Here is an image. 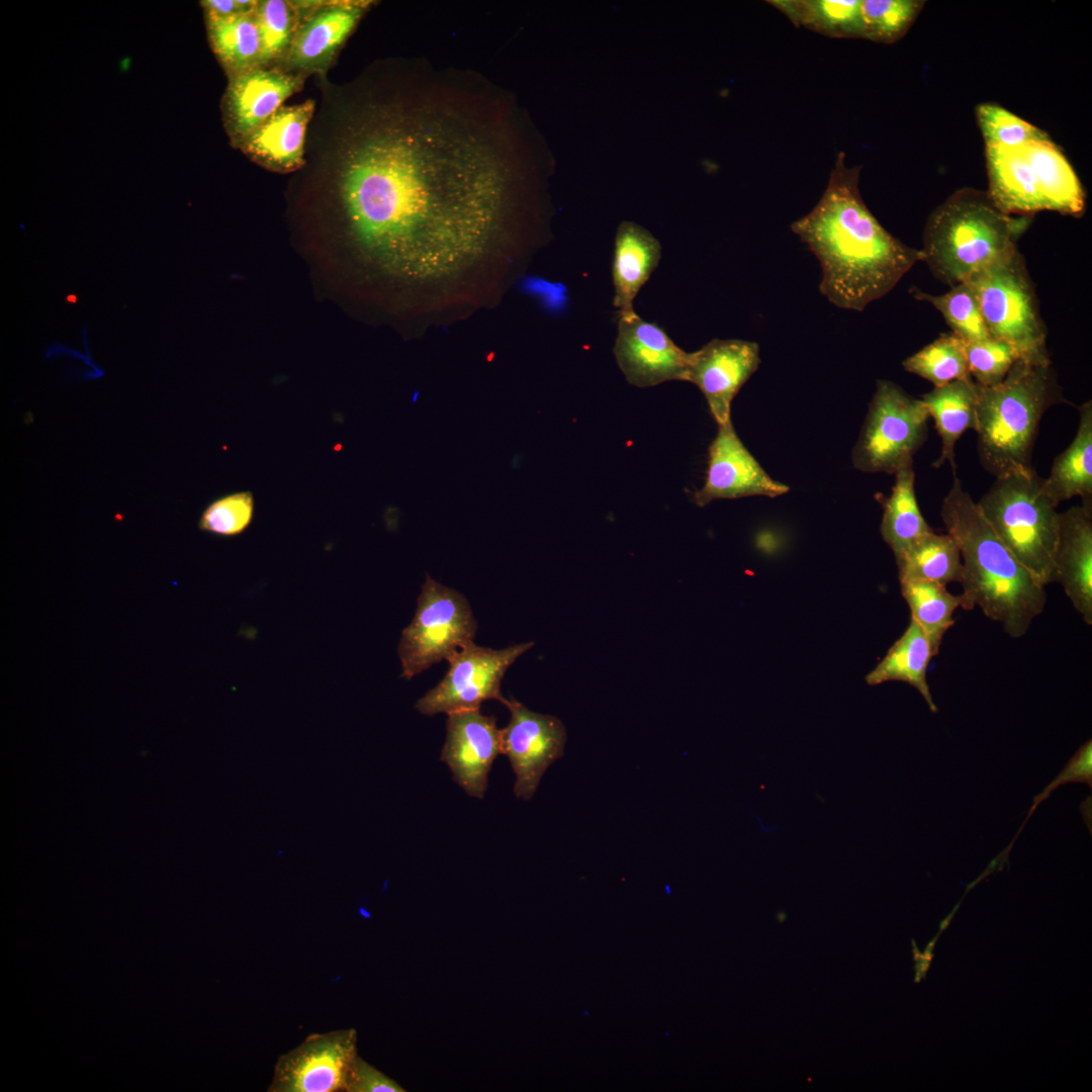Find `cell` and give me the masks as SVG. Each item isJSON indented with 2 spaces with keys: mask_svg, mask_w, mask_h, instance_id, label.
<instances>
[{
  "mask_svg": "<svg viewBox=\"0 0 1092 1092\" xmlns=\"http://www.w3.org/2000/svg\"><path fill=\"white\" fill-rule=\"evenodd\" d=\"M920 0H860L862 38L890 44L909 30L924 5Z\"/></svg>",
  "mask_w": 1092,
  "mask_h": 1092,
  "instance_id": "e575fe53",
  "label": "cell"
},
{
  "mask_svg": "<svg viewBox=\"0 0 1092 1092\" xmlns=\"http://www.w3.org/2000/svg\"><path fill=\"white\" fill-rule=\"evenodd\" d=\"M1031 215H1010L987 192L956 191L927 219L921 251L931 272L954 286L1017 249Z\"/></svg>",
  "mask_w": 1092,
  "mask_h": 1092,
  "instance_id": "5b68a950",
  "label": "cell"
},
{
  "mask_svg": "<svg viewBox=\"0 0 1092 1092\" xmlns=\"http://www.w3.org/2000/svg\"><path fill=\"white\" fill-rule=\"evenodd\" d=\"M914 296L931 303L943 316L952 334L966 344L992 338L986 328L980 305L971 287L963 282L947 292L932 295L915 290Z\"/></svg>",
  "mask_w": 1092,
  "mask_h": 1092,
  "instance_id": "836d02e7",
  "label": "cell"
},
{
  "mask_svg": "<svg viewBox=\"0 0 1092 1092\" xmlns=\"http://www.w3.org/2000/svg\"><path fill=\"white\" fill-rule=\"evenodd\" d=\"M357 1056V1033L353 1028L311 1033L296 1048L278 1057L267 1091H346Z\"/></svg>",
  "mask_w": 1092,
  "mask_h": 1092,
  "instance_id": "8fae6325",
  "label": "cell"
},
{
  "mask_svg": "<svg viewBox=\"0 0 1092 1092\" xmlns=\"http://www.w3.org/2000/svg\"><path fill=\"white\" fill-rule=\"evenodd\" d=\"M255 13L261 35L260 66L279 67L292 44L299 25L298 1H258Z\"/></svg>",
  "mask_w": 1092,
  "mask_h": 1092,
  "instance_id": "d6a6232c",
  "label": "cell"
},
{
  "mask_svg": "<svg viewBox=\"0 0 1092 1092\" xmlns=\"http://www.w3.org/2000/svg\"><path fill=\"white\" fill-rule=\"evenodd\" d=\"M1020 149L1035 174L1046 210L1080 215L1085 208V193L1062 151L1049 139Z\"/></svg>",
  "mask_w": 1092,
  "mask_h": 1092,
  "instance_id": "cb8c5ba5",
  "label": "cell"
},
{
  "mask_svg": "<svg viewBox=\"0 0 1092 1092\" xmlns=\"http://www.w3.org/2000/svg\"><path fill=\"white\" fill-rule=\"evenodd\" d=\"M209 46L226 76L260 66L261 35L255 10L229 17L204 15Z\"/></svg>",
  "mask_w": 1092,
  "mask_h": 1092,
  "instance_id": "4316f807",
  "label": "cell"
},
{
  "mask_svg": "<svg viewBox=\"0 0 1092 1092\" xmlns=\"http://www.w3.org/2000/svg\"><path fill=\"white\" fill-rule=\"evenodd\" d=\"M313 111V100L282 106L248 135L238 149L269 171H296L305 163V133Z\"/></svg>",
  "mask_w": 1092,
  "mask_h": 1092,
  "instance_id": "ffe728a7",
  "label": "cell"
},
{
  "mask_svg": "<svg viewBox=\"0 0 1092 1092\" xmlns=\"http://www.w3.org/2000/svg\"><path fill=\"white\" fill-rule=\"evenodd\" d=\"M477 622L467 599L426 574L412 622L397 647L401 675L407 679L448 659L473 642Z\"/></svg>",
  "mask_w": 1092,
  "mask_h": 1092,
  "instance_id": "9c48e42d",
  "label": "cell"
},
{
  "mask_svg": "<svg viewBox=\"0 0 1092 1092\" xmlns=\"http://www.w3.org/2000/svg\"><path fill=\"white\" fill-rule=\"evenodd\" d=\"M920 399L933 418L941 440L940 455L933 466L938 468L947 461L954 475V446L967 430H977L976 383L972 378L954 380L934 387Z\"/></svg>",
  "mask_w": 1092,
  "mask_h": 1092,
  "instance_id": "603a6c76",
  "label": "cell"
},
{
  "mask_svg": "<svg viewBox=\"0 0 1092 1092\" xmlns=\"http://www.w3.org/2000/svg\"><path fill=\"white\" fill-rule=\"evenodd\" d=\"M1033 469L997 477L977 503L997 537L1042 585L1053 582L1059 514Z\"/></svg>",
  "mask_w": 1092,
  "mask_h": 1092,
  "instance_id": "8992f818",
  "label": "cell"
},
{
  "mask_svg": "<svg viewBox=\"0 0 1092 1092\" xmlns=\"http://www.w3.org/2000/svg\"><path fill=\"white\" fill-rule=\"evenodd\" d=\"M533 645V642H526L497 650L474 642L465 645L447 659L446 675L418 700L416 709L428 716L448 715L479 709L487 700L500 701V684L506 671Z\"/></svg>",
  "mask_w": 1092,
  "mask_h": 1092,
  "instance_id": "30bf717a",
  "label": "cell"
},
{
  "mask_svg": "<svg viewBox=\"0 0 1092 1092\" xmlns=\"http://www.w3.org/2000/svg\"><path fill=\"white\" fill-rule=\"evenodd\" d=\"M960 905H961V901L954 906L952 911L940 922L939 931H938L939 933H941L942 931H944L947 928L949 922L951 921L952 917L954 916V914H956L958 908L960 907Z\"/></svg>",
  "mask_w": 1092,
  "mask_h": 1092,
  "instance_id": "b9f144b4",
  "label": "cell"
},
{
  "mask_svg": "<svg viewBox=\"0 0 1092 1092\" xmlns=\"http://www.w3.org/2000/svg\"><path fill=\"white\" fill-rule=\"evenodd\" d=\"M305 78L279 67L263 66L228 77L220 108L232 146L238 149L287 98L301 90Z\"/></svg>",
  "mask_w": 1092,
  "mask_h": 1092,
  "instance_id": "5bb4252c",
  "label": "cell"
},
{
  "mask_svg": "<svg viewBox=\"0 0 1092 1092\" xmlns=\"http://www.w3.org/2000/svg\"><path fill=\"white\" fill-rule=\"evenodd\" d=\"M976 116L986 147L1018 149L1049 139L1043 130L996 104H980Z\"/></svg>",
  "mask_w": 1092,
  "mask_h": 1092,
  "instance_id": "d590c367",
  "label": "cell"
},
{
  "mask_svg": "<svg viewBox=\"0 0 1092 1092\" xmlns=\"http://www.w3.org/2000/svg\"><path fill=\"white\" fill-rule=\"evenodd\" d=\"M511 713L500 729V753L507 755L516 781L514 793L523 800L535 794L546 769L563 755L566 730L555 716L529 710L514 699L499 701Z\"/></svg>",
  "mask_w": 1092,
  "mask_h": 1092,
  "instance_id": "7c38bea8",
  "label": "cell"
},
{
  "mask_svg": "<svg viewBox=\"0 0 1092 1092\" xmlns=\"http://www.w3.org/2000/svg\"><path fill=\"white\" fill-rule=\"evenodd\" d=\"M966 354L971 378L984 387L999 384L1020 359L1014 347L994 338L966 344Z\"/></svg>",
  "mask_w": 1092,
  "mask_h": 1092,
  "instance_id": "8d00e7d4",
  "label": "cell"
},
{
  "mask_svg": "<svg viewBox=\"0 0 1092 1092\" xmlns=\"http://www.w3.org/2000/svg\"><path fill=\"white\" fill-rule=\"evenodd\" d=\"M910 373L930 381L934 387L971 378L966 343L952 333L942 334L902 362Z\"/></svg>",
  "mask_w": 1092,
  "mask_h": 1092,
  "instance_id": "1f68e13d",
  "label": "cell"
},
{
  "mask_svg": "<svg viewBox=\"0 0 1092 1092\" xmlns=\"http://www.w3.org/2000/svg\"><path fill=\"white\" fill-rule=\"evenodd\" d=\"M795 26L835 38H862L860 0H770Z\"/></svg>",
  "mask_w": 1092,
  "mask_h": 1092,
  "instance_id": "f1b7e54d",
  "label": "cell"
},
{
  "mask_svg": "<svg viewBox=\"0 0 1092 1092\" xmlns=\"http://www.w3.org/2000/svg\"><path fill=\"white\" fill-rule=\"evenodd\" d=\"M1085 783L1092 787V740H1087L1081 745L1070 758L1063 770L1033 798L1032 807L1029 811L1034 812L1036 807L1060 786L1068 783Z\"/></svg>",
  "mask_w": 1092,
  "mask_h": 1092,
  "instance_id": "f35d334b",
  "label": "cell"
},
{
  "mask_svg": "<svg viewBox=\"0 0 1092 1092\" xmlns=\"http://www.w3.org/2000/svg\"><path fill=\"white\" fill-rule=\"evenodd\" d=\"M976 295L986 328L1021 359L1051 363L1046 331L1023 257L1017 249L965 281Z\"/></svg>",
  "mask_w": 1092,
  "mask_h": 1092,
  "instance_id": "52a82bcc",
  "label": "cell"
},
{
  "mask_svg": "<svg viewBox=\"0 0 1092 1092\" xmlns=\"http://www.w3.org/2000/svg\"><path fill=\"white\" fill-rule=\"evenodd\" d=\"M940 516L962 556V608L970 611L979 607L1012 638L1025 635L1044 609L1045 586L997 537L957 474L942 500Z\"/></svg>",
  "mask_w": 1092,
  "mask_h": 1092,
  "instance_id": "3957f363",
  "label": "cell"
},
{
  "mask_svg": "<svg viewBox=\"0 0 1092 1092\" xmlns=\"http://www.w3.org/2000/svg\"><path fill=\"white\" fill-rule=\"evenodd\" d=\"M936 655L924 630L911 619L903 635L867 674L866 681L870 686L890 680L907 682L920 693L929 710L937 713L938 709L926 679L929 662Z\"/></svg>",
  "mask_w": 1092,
  "mask_h": 1092,
  "instance_id": "d4e9b609",
  "label": "cell"
},
{
  "mask_svg": "<svg viewBox=\"0 0 1092 1092\" xmlns=\"http://www.w3.org/2000/svg\"><path fill=\"white\" fill-rule=\"evenodd\" d=\"M1053 582H1059L1086 624H1092V498L1059 514Z\"/></svg>",
  "mask_w": 1092,
  "mask_h": 1092,
  "instance_id": "d6986e66",
  "label": "cell"
},
{
  "mask_svg": "<svg viewBox=\"0 0 1092 1092\" xmlns=\"http://www.w3.org/2000/svg\"><path fill=\"white\" fill-rule=\"evenodd\" d=\"M614 355L626 380L634 386L686 381L690 353L680 349L663 329L636 312L619 317Z\"/></svg>",
  "mask_w": 1092,
  "mask_h": 1092,
  "instance_id": "9a60e30c",
  "label": "cell"
},
{
  "mask_svg": "<svg viewBox=\"0 0 1092 1092\" xmlns=\"http://www.w3.org/2000/svg\"><path fill=\"white\" fill-rule=\"evenodd\" d=\"M446 730L441 760L469 796L482 799L489 769L500 753V730L495 718L483 715L479 709L458 711L448 714Z\"/></svg>",
  "mask_w": 1092,
  "mask_h": 1092,
  "instance_id": "ac0fdd59",
  "label": "cell"
},
{
  "mask_svg": "<svg viewBox=\"0 0 1092 1092\" xmlns=\"http://www.w3.org/2000/svg\"><path fill=\"white\" fill-rule=\"evenodd\" d=\"M789 487L771 478L737 436L732 423L719 426L709 447L708 469L704 485L694 500L704 507L719 498L751 495L776 497Z\"/></svg>",
  "mask_w": 1092,
  "mask_h": 1092,
  "instance_id": "e0dca14e",
  "label": "cell"
},
{
  "mask_svg": "<svg viewBox=\"0 0 1092 1092\" xmlns=\"http://www.w3.org/2000/svg\"><path fill=\"white\" fill-rule=\"evenodd\" d=\"M987 194L1002 212L1032 215L1046 210L1035 174L1020 148L986 147Z\"/></svg>",
  "mask_w": 1092,
  "mask_h": 1092,
  "instance_id": "7402d4cb",
  "label": "cell"
},
{
  "mask_svg": "<svg viewBox=\"0 0 1092 1092\" xmlns=\"http://www.w3.org/2000/svg\"><path fill=\"white\" fill-rule=\"evenodd\" d=\"M344 142L338 195L363 257L423 308L477 296L511 259L512 173L493 127L429 96L381 106Z\"/></svg>",
  "mask_w": 1092,
  "mask_h": 1092,
  "instance_id": "6da1fadb",
  "label": "cell"
},
{
  "mask_svg": "<svg viewBox=\"0 0 1092 1092\" xmlns=\"http://www.w3.org/2000/svg\"><path fill=\"white\" fill-rule=\"evenodd\" d=\"M759 364L757 343L714 339L690 353L686 381L702 391L719 427L731 423L732 400Z\"/></svg>",
  "mask_w": 1092,
  "mask_h": 1092,
  "instance_id": "2e32d148",
  "label": "cell"
},
{
  "mask_svg": "<svg viewBox=\"0 0 1092 1092\" xmlns=\"http://www.w3.org/2000/svg\"><path fill=\"white\" fill-rule=\"evenodd\" d=\"M900 584L911 619L924 630L938 654L944 634L954 624V611L963 607L962 595H952L946 585L934 581L908 579Z\"/></svg>",
  "mask_w": 1092,
  "mask_h": 1092,
  "instance_id": "4dcf8cb0",
  "label": "cell"
},
{
  "mask_svg": "<svg viewBox=\"0 0 1092 1092\" xmlns=\"http://www.w3.org/2000/svg\"><path fill=\"white\" fill-rule=\"evenodd\" d=\"M859 172L860 166L848 167L839 152L823 195L791 224L820 263L821 294L855 311L890 292L922 258L870 211L859 192Z\"/></svg>",
  "mask_w": 1092,
  "mask_h": 1092,
  "instance_id": "7a4b0ae2",
  "label": "cell"
},
{
  "mask_svg": "<svg viewBox=\"0 0 1092 1092\" xmlns=\"http://www.w3.org/2000/svg\"><path fill=\"white\" fill-rule=\"evenodd\" d=\"M894 475L895 484L884 506L881 535L896 559L932 530L917 504L913 463L903 466Z\"/></svg>",
  "mask_w": 1092,
  "mask_h": 1092,
  "instance_id": "83f0119b",
  "label": "cell"
},
{
  "mask_svg": "<svg viewBox=\"0 0 1092 1092\" xmlns=\"http://www.w3.org/2000/svg\"><path fill=\"white\" fill-rule=\"evenodd\" d=\"M660 257L661 246L647 230L630 221L619 225L612 264L613 303L619 317L636 312L633 301L657 267Z\"/></svg>",
  "mask_w": 1092,
  "mask_h": 1092,
  "instance_id": "44dd1931",
  "label": "cell"
},
{
  "mask_svg": "<svg viewBox=\"0 0 1092 1092\" xmlns=\"http://www.w3.org/2000/svg\"><path fill=\"white\" fill-rule=\"evenodd\" d=\"M300 21L279 68L308 77L325 75L362 17L368 2L298 1Z\"/></svg>",
  "mask_w": 1092,
  "mask_h": 1092,
  "instance_id": "4fadbf2b",
  "label": "cell"
},
{
  "mask_svg": "<svg viewBox=\"0 0 1092 1092\" xmlns=\"http://www.w3.org/2000/svg\"><path fill=\"white\" fill-rule=\"evenodd\" d=\"M899 579L927 580L946 585L962 582L963 563L960 549L949 534L930 531L909 550L896 558Z\"/></svg>",
  "mask_w": 1092,
  "mask_h": 1092,
  "instance_id": "f546056e",
  "label": "cell"
},
{
  "mask_svg": "<svg viewBox=\"0 0 1092 1092\" xmlns=\"http://www.w3.org/2000/svg\"><path fill=\"white\" fill-rule=\"evenodd\" d=\"M254 517V497L249 491L235 492L210 503L202 512L198 527L201 531L234 537L245 532Z\"/></svg>",
  "mask_w": 1092,
  "mask_h": 1092,
  "instance_id": "74e56055",
  "label": "cell"
},
{
  "mask_svg": "<svg viewBox=\"0 0 1092 1092\" xmlns=\"http://www.w3.org/2000/svg\"><path fill=\"white\" fill-rule=\"evenodd\" d=\"M346 1091L348 1092H404L395 1081L357 1056L351 1066Z\"/></svg>",
  "mask_w": 1092,
  "mask_h": 1092,
  "instance_id": "ab89813d",
  "label": "cell"
},
{
  "mask_svg": "<svg viewBox=\"0 0 1092 1092\" xmlns=\"http://www.w3.org/2000/svg\"><path fill=\"white\" fill-rule=\"evenodd\" d=\"M257 3L255 0H203L200 6L204 15L229 17L254 11Z\"/></svg>",
  "mask_w": 1092,
  "mask_h": 1092,
  "instance_id": "60d3db41",
  "label": "cell"
},
{
  "mask_svg": "<svg viewBox=\"0 0 1092 1092\" xmlns=\"http://www.w3.org/2000/svg\"><path fill=\"white\" fill-rule=\"evenodd\" d=\"M1079 426L1069 447L1054 461L1051 473L1043 478L1046 494L1059 505L1074 496L1092 498V403L1079 407Z\"/></svg>",
  "mask_w": 1092,
  "mask_h": 1092,
  "instance_id": "484cf974",
  "label": "cell"
},
{
  "mask_svg": "<svg viewBox=\"0 0 1092 1092\" xmlns=\"http://www.w3.org/2000/svg\"><path fill=\"white\" fill-rule=\"evenodd\" d=\"M978 453L996 478L1032 469L1031 455L1043 414L1065 402L1051 363L1018 359L997 385L976 384Z\"/></svg>",
  "mask_w": 1092,
  "mask_h": 1092,
  "instance_id": "277c9868",
  "label": "cell"
},
{
  "mask_svg": "<svg viewBox=\"0 0 1092 1092\" xmlns=\"http://www.w3.org/2000/svg\"><path fill=\"white\" fill-rule=\"evenodd\" d=\"M928 412L921 399L888 380H879L859 438L853 466L863 472L895 474L913 463L927 437Z\"/></svg>",
  "mask_w": 1092,
  "mask_h": 1092,
  "instance_id": "ba28073f",
  "label": "cell"
},
{
  "mask_svg": "<svg viewBox=\"0 0 1092 1092\" xmlns=\"http://www.w3.org/2000/svg\"><path fill=\"white\" fill-rule=\"evenodd\" d=\"M939 934H940V933L938 932V933H937V934L935 935V937H933V938H932V939H931V940H930V941H929V942L927 943V945H926L925 949H927V950H931V951L933 950V948H934V946H935V944H936V941H937V939H938V937H939Z\"/></svg>",
  "mask_w": 1092,
  "mask_h": 1092,
  "instance_id": "7bdbcfd3",
  "label": "cell"
}]
</instances>
